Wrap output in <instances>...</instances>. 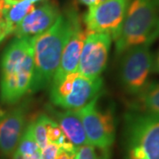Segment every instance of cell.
<instances>
[{"mask_svg": "<svg viewBox=\"0 0 159 159\" xmlns=\"http://www.w3.org/2000/svg\"><path fill=\"white\" fill-rule=\"evenodd\" d=\"M29 1H31L32 3H36V2H40V1H42V0H29Z\"/></svg>", "mask_w": 159, "mask_h": 159, "instance_id": "cb8c5ba5", "label": "cell"}, {"mask_svg": "<svg viewBox=\"0 0 159 159\" xmlns=\"http://www.w3.org/2000/svg\"><path fill=\"white\" fill-rule=\"evenodd\" d=\"M60 14L58 4L55 0H46L26 17L14 30L16 37H33L43 33L55 23Z\"/></svg>", "mask_w": 159, "mask_h": 159, "instance_id": "30bf717a", "label": "cell"}, {"mask_svg": "<svg viewBox=\"0 0 159 159\" xmlns=\"http://www.w3.org/2000/svg\"><path fill=\"white\" fill-rule=\"evenodd\" d=\"M120 56L119 80L125 93L136 96L148 84L154 58L148 45L132 47Z\"/></svg>", "mask_w": 159, "mask_h": 159, "instance_id": "52a82bcc", "label": "cell"}, {"mask_svg": "<svg viewBox=\"0 0 159 159\" xmlns=\"http://www.w3.org/2000/svg\"><path fill=\"white\" fill-rule=\"evenodd\" d=\"M99 97L75 111L82 122L88 143L98 149L108 151L115 140V117L113 110L99 108Z\"/></svg>", "mask_w": 159, "mask_h": 159, "instance_id": "8992f818", "label": "cell"}, {"mask_svg": "<svg viewBox=\"0 0 159 159\" xmlns=\"http://www.w3.org/2000/svg\"><path fill=\"white\" fill-rule=\"evenodd\" d=\"M13 158L41 159V148L34 138L33 122H31L23 132L17 148L13 154Z\"/></svg>", "mask_w": 159, "mask_h": 159, "instance_id": "9a60e30c", "label": "cell"}, {"mask_svg": "<svg viewBox=\"0 0 159 159\" xmlns=\"http://www.w3.org/2000/svg\"><path fill=\"white\" fill-rule=\"evenodd\" d=\"M102 85L101 77L90 79L75 72L51 83L50 99L54 105L63 110L76 111L99 97Z\"/></svg>", "mask_w": 159, "mask_h": 159, "instance_id": "5b68a950", "label": "cell"}, {"mask_svg": "<svg viewBox=\"0 0 159 159\" xmlns=\"http://www.w3.org/2000/svg\"><path fill=\"white\" fill-rule=\"evenodd\" d=\"M102 1H103V0H100V2H102Z\"/></svg>", "mask_w": 159, "mask_h": 159, "instance_id": "4316f807", "label": "cell"}, {"mask_svg": "<svg viewBox=\"0 0 159 159\" xmlns=\"http://www.w3.org/2000/svg\"><path fill=\"white\" fill-rule=\"evenodd\" d=\"M75 159H108V151L101 156L97 153V148L89 144H86L78 148Z\"/></svg>", "mask_w": 159, "mask_h": 159, "instance_id": "ac0fdd59", "label": "cell"}, {"mask_svg": "<svg viewBox=\"0 0 159 159\" xmlns=\"http://www.w3.org/2000/svg\"><path fill=\"white\" fill-rule=\"evenodd\" d=\"M79 20L78 12L70 9L60 13L50 29L33 36L34 75L29 93H36L51 86L64 49Z\"/></svg>", "mask_w": 159, "mask_h": 159, "instance_id": "6da1fadb", "label": "cell"}, {"mask_svg": "<svg viewBox=\"0 0 159 159\" xmlns=\"http://www.w3.org/2000/svg\"><path fill=\"white\" fill-rule=\"evenodd\" d=\"M130 2L131 0H103L97 6L89 7L84 16L87 33H105L116 41L121 32Z\"/></svg>", "mask_w": 159, "mask_h": 159, "instance_id": "ba28073f", "label": "cell"}, {"mask_svg": "<svg viewBox=\"0 0 159 159\" xmlns=\"http://www.w3.org/2000/svg\"><path fill=\"white\" fill-rule=\"evenodd\" d=\"M46 117L47 115L42 114L38 116L33 122L34 135L37 144L39 145L41 150L48 145L47 129H46Z\"/></svg>", "mask_w": 159, "mask_h": 159, "instance_id": "e0dca14e", "label": "cell"}, {"mask_svg": "<svg viewBox=\"0 0 159 159\" xmlns=\"http://www.w3.org/2000/svg\"><path fill=\"white\" fill-rule=\"evenodd\" d=\"M111 42V36L105 33L88 34L80 57V74L90 79L101 77L107 65Z\"/></svg>", "mask_w": 159, "mask_h": 159, "instance_id": "9c48e42d", "label": "cell"}, {"mask_svg": "<svg viewBox=\"0 0 159 159\" xmlns=\"http://www.w3.org/2000/svg\"><path fill=\"white\" fill-rule=\"evenodd\" d=\"M0 36H1V37H2V38H3V39H4V38H5V36H4V35H3V34H1V31H0Z\"/></svg>", "mask_w": 159, "mask_h": 159, "instance_id": "d4e9b609", "label": "cell"}, {"mask_svg": "<svg viewBox=\"0 0 159 159\" xmlns=\"http://www.w3.org/2000/svg\"><path fill=\"white\" fill-rule=\"evenodd\" d=\"M58 145L49 142L45 148L41 150V159H56Z\"/></svg>", "mask_w": 159, "mask_h": 159, "instance_id": "ffe728a7", "label": "cell"}, {"mask_svg": "<svg viewBox=\"0 0 159 159\" xmlns=\"http://www.w3.org/2000/svg\"><path fill=\"white\" fill-rule=\"evenodd\" d=\"M159 36V0H131L119 38L118 56L132 47L150 46Z\"/></svg>", "mask_w": 159, "mask_h": 159, "instance_id": "3957f363", "label": "cell"}, {"mask_svg": "<svg viewBox=\"0 0 159 159\" xmlns=\"http://www.w3.org/2000/svg\"><path fill=\"white\" fill-rule=\"evenodd\" d=\"M6 1V5H15L20 2H22L24 0H5Z\"/></svg>", "mask_w": 159, "mask_h": 159, "instance_id": "603a6c76", "label": "cell"}, {"mask_svg": "<svg viewBox=\"0 0 159 159\" xmlns=\"http://www.w3.org/2000/svg\"><path fill=\"white\" fill-rule=\"evenodd\" d=\"M26 114L24 105L0 111V150L7 157L17 148L24 132Z\"/></svg>", "mask_w": 159, "mask_h": 159, "instance_id": "8fae6325", "label": "cell"}, {"mask_svg": "<svg viewBox=\"0 0 159 159\" xmlns=\"http://www.w3.org/2000/svg\"><path fill=\"white\" fill-rule=\"evenodd\" d=\"M153 70H155L156 72L159 73V51H158V52H157V57H156V59L154 60Z\"/></svg>", "mask_w": 159, "mask_h": 159, "instance_id": "7402d4cb", "label": "cell"}, {"mask_svg": "<svg viewBox=\"0 0 159 159\" xmlns=\"http://www.w3.org/2000/svg\"><path fill=\"white\" fill-rule=\"evenodd\" d=\"M46 129H47V138L49 142L55 143L60 146L68 142V140L65 136L58 124L48 116L46 117Z\"/></svg>", "mask_w": 159, "mask_h": 159, "instance_id": "2e32d148", "label": "cell"}, {"mask_svg": "<svg viewBox=\"0 0 159 159\" xmlns=\"http://www.w3.org/2000/svg\"><path fill=\"white\" fill-rule=\"evenodd\" d=\"M125 159H159V116L134 111L125 115Z\"/></svg>", "mask_w": 159, "mask_h": 159, "instance_id": "277c9868", "label": "cell"}, {"mask_svg": "<svg viewBox=\"0 0 159 159\" xmlns=\"http://www.w3.org/2000/svg\"><path fill=\"white\" fill-rule=\"evenodd\" d=\"M80 1L83 5L88 6L89 7L97 6V5H98L99 3H101V2H100V0H80Z\"/></svg>", "mask_w": 159, "mask_h": 159, "instance_id": "44dd1931", "label": "cell"}, {"mask_svg": "<svg viewBox=\"0 0 159 159\" xmlns=\"http://www.w3.org/2000/svg\"><path fill=\"white\" fill-rule=\"evenodd\" d=\"M34 75L33 37H16L0 60V101L13 104L29 93Z\"/></svg>", "mask_w": 159, "mask_h": 159, "instance_id": "7a4b0ae2", "label": "cell"}, {"mask_svg": "<svg viewBox=\"0 0 159 159\" xmlns=\"http://www.w3.org/2000/svg\"><path fill=\"white\" fill-rule=\"evenodd\" d=\"M2 40H3V38H2V37H1V36H0V42H1V41H2Z\"/></svg>", "mask_w": 159, "mask_h": 159, "instance_id": "484cf974", "label": "cell"}, {"mask_svg": "<svg viewBox=\"0 0 159 159\" xmlns=\"http://www.w3.org/2000/svg\"><path fill=\"white\" fill-rule=\"evenodd\" d=\"M56 122L60 126L65 136L74 147L78 148L88 143L82 122L75 111L65 110L59 111L52 110Z\"/></svg>", "mask_w": 159, "mask_h": 159, "instance_id": "4fadbf2b", "label": "cell"}, {"mask_svg": "<svg viewBox=\"0 0 159 159\" xmlns=\"http://www.w3.org/2000/svg\"><path fill=\"white\" fill-rule=\"evenodd\" d=\"M77 149L78 148L68 141L58 147L56 159H75Z\"/></svg>", "mask_w": 159, "mask_h": 159, "instance_id": "d6986e66", "label": "cell"}, {"mask_svg": "<svg viewBox=\"0 0 159 159\" xmlns=\"http://www.w3.org/2000/svg\"><path fill=\"white\" fill-rule=\"evenodd\" d=\"M88 34L86 29L81 28L80 20H79L75 24L73 33L64 49L58 68L51 83L62 80L69 74L78 72L80 57Z\"/></svg>", "mask_w": 159, "mask_h": 159, "instance_id": "7c38bea8", "label": "cell"}, {"mask_svg": "<svg viewBox=\"0 0 159 159\" xmlns=\"http://www.w3.org/2000/svg\"><path fill=\"white\" fill-rule=\"evenodd\" d=\"M130 111L159 116V82H148L139 94L133 97Z\"/></svg>", "mask_w": 159, "mask_h": 159, "instance_id": "5bb4252c", "label": "cell"}]
</instances>
